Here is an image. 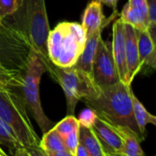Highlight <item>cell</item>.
Returning <instances> with one entry per match:
<instances>
[{
  "label": "cell",
  "mask_w": 156,
  "mask_h": 156,
  "mask_svg": "<svg viewBox=\"0 0 156 156\" xmlns=\"http://www.w3.org/2000/svg\"><path fill=\"white\" fill-rule=\"evenodd\" d=\"M47 154L48 156H75L71 154L67 150H63V151H59V152H56V153H48Z\"/></svg>",
  "instance_id": "f546056e"
},
{
  "label": "cell",
  "mask_w": 156,
  "mask_h": 156,
  "mask_svg": "<svg viewBox=\"0 0 156 156\" xmlns=\"http://www.w3.org/2000/svg\"><path fill=\"white\" fill-rule=\"evenodd\" d=\"M14 156H31L28 152L24 148V147H21V148H18L15 151L14 153Z\"/></svg>",
  "instance_id": "4dcf8cb0"
},
{
  "label": "cell",
  "mask_w": 156,
  "mask_h": 156,
  "mask_svg": "<svg viewBox=\"0 0 156 156\" xmlns=\"http://www.w3.org/2000/svg\"><path fill=\"white\" fill-rule=\"evenodd\" d=\"M132 92L131 85L119 81L100 88L98 95L83 101L99 118L113 127L129 129L143 142L145 137L141 133L133 113Z\"/></svg>",
  "instance_id": "6da1fadb"
},
{
  "label": "cell",
  "mask_w": 156,
  "mask_h": 156,
  "mask_svg": "<svg viewBox=\"0 0 156 156\" xmlns=\"http://www.w3.org/2000/svg\"><path fill=\"white\" fill-rule=\"evenodd\" d=\"M128 3L134 10H136L141 15L147 28H149V16L146 0H129Z\"/></svg>",
  "instance_id": "cb8c5ba5"
},
{
  "label": "cell",
  "mask_w": 156,
  "mask_h": 156,
  "mask_svg": "<svg viewBox=\"0 0 156 156\" xmlns=\"http://www.w3.org/2000/svg\"><path fill=\"white\" fill-rule=\"evenodd\" d=\"M100 141L106 154H120L122 149V140L115 127L97 117L90 127Z\"/></svg>",
  "instance_id": "9c48e42d"
},
{
  "label": "cell",
  "mask_w": 156,
  "mask_h": 156,
  "mask_svg": "<svg viewBox=\"0 0 156 156\" xmlns=\"http://www.w3.org/2000/svg\"><path fill=\"white\" fill-rule=\"evenodd\" d=\"M0 84L6 89H20L21 80L16 79L12 73H10L0 61Z\"/></svg>",
  "instance_id": "44dd1931"
},
{
  "label": "cell",
  "mask_w": 156,
  "mask_h": 156,
  "mask_svg": "<svg viewBox=\"0 0 156 156\" xmlns=\"http://www.w3.org/2000/svg\"><path fill=\"white\" fill-rule=\"evenodd\" d=\"M86 39L80 24L68 21L58 23L50 30L48 37L49 61L57 67H73L84 48Z\"/></svg>",
  "instance_id": "7a4b0ae2"
},
{
  "label": "cell",
  "mask_w": 156,
  "mask_h": 156,
  "mask_svg": "<svg viewBox=\"0 0 156 156\" xmlns=\"http://www.w3.org/2000/svg\"><path fill=\"white\" fill-rule=\"evenodd\" d=\"M75 156H90L88 152L86 151V149L84 148V146L80 144L78 148H77V151H76V154H75Z\"/></svg>",
  "instance_id": "f1b7e54d"
},
{
  "label": "cell",
  "mask_w": 156,
  "mask_h": 156,
  "mask_svg": "<svg viewBox=\"0 0 156 156\" xmlns=\"http://www.w3.org/2000/svg\"><path fill=\"white\" fill-rule=\"evenodd\" d=\"M146 4L149 16L148 31L153 41L156 42V0H146Z\"/></svg>",
  "instance_id": "603a6c76"
},
{
  "label": "cell",
  "mask_w": 156,
  "mask_h": 156,
  "mask_svg": "<svg viewBox=\"0 0 156 156\" xmlns=\"http://www.w3.org/2000/svg\"><path fill=\"white\" fill-rule=\"evenodd\" d=\"M48 71V68L41 58L33 49L31 50L27 66L22 74L21 93L26 106L39 126L43 134L53 127L52 122L45 114L39 95V84L42 75Z\"/></svg>",
  "instance_id": "277c9868"
},
{
  "label": "cell",
  "mask_w": 156,
  "mask_h": 156,
  "mask_svg": "<svg viewBox=\"0 0 156 156\" xmlns=\"http://www.w3.org/2000/svg\"><path fill=\"white\" fill-rule=\"evenodd\" d=\"M97 117H98L97 114L90 108H87V109L83 110L80 112V117L78 119L79 123H80V126L90 128L92 126V124L94 123V122H95V120H96Z\"/></svg>",
  "instance_id": "484cf974"
},
{
  "label": "cell",
  "mask_w": 156,
  "mask_h": 156,
  "mask_svg": "<svg viewBox=\"0 0 156 156\" xmlns=\"http://www.w3.org/2000/svg\"><path fill=\"white\" fill-rule=\"evenodd\" d=\"M124 37L127 63V84L132 85L135 76L141 71L137 45V30L132 26L124 24Z\"/></svg>",
  "instance_id": "30bf717a"
},
{
  "label": "cell",
  "mask_w": 156,
  "mask_h": 156,
  "mask_svg": "<svg viewBox=\"0 0 156 156\" xmlns=\"http://www.w3.org/2000/svg\"><path fill=\"white\" fill-rule=\"evenodd\" d=\"M64 144L67 151H69L71 154L75 155L77 148L80 144V139H79V129L73 131L70 133L68 136H66L64 139Z\"/></svg>",
  "instance_id": "d4e9b609"
},
{
  "label": "cell",
  "mask_w": 156,
  "mask_h": 156,
  "mask_svg": "<svg viewBox=\"0 0 156 156\" xmlns=\"http://www.w3.org/2000/svg\"><path fill=\"white\" fill-rule=\"evenodd\" d=\"M101 4H105L108 6L112 7L114 12H117L116 6H117L118 0H101Z\"/></svg>",
  "instance_id": "83f0119b"
},
{
  "label": "cell",
  "mask_w": 156,
  "mask_h": 156,
  "mask_svg": "<svg viewBox=\"0 0 156 156\" xmlns=\"http://www.w3.org/2000/svg\"><path fill=\"white\" fill-rule=\"evenodd\" d=\"M132 104H133V113L135 122L138 125L141 133L145 137L146 136L145 130L147 124L156 125V117L145 109L144 104L139 101V99L136 97L133 91L132 92Z\"/></svg>",
  "instance_id": "9a60e30c"
},
{
  "label": "cell",
  "mask_w": 156,
  "mask_h": 156,
  "mask_svg": "<svg viewBox=\"0 0 156 156\" xmlns=\"http://www.w3.org/2000/svg\"><path fill=\"white\" fill-rule=\"evenodd\" d=\"M48 72L64 90L68 115H74L76 105L80 101L92 99L100 92V88L92 78L74 67L61 68L51 64L48 68Z\"/></svg>",
  "instance_id": "5b68a950"
},
{
  "label": "cell",
  "mask_w": 156,
  "mask_h": 156,
  "mask_svg": "<svg viewBox=\"0 0 156 156\" xmlns=\"http://www.w3.org/2000/svg\"><path fill=\"white\" fill-rule=\"evenodd\" d=\"M79 139L90 156H107L91 128L80 126Z\"/></svg>",
  "instance_id": "2e32d148"
},
{
  "label": "cell",
  "mask_w": 156,
  "mask_h": 156,
  "mask_svg": "<svg viewBox=\"0 0 156 156\" xmlns=\"http://www.w3.org/2000/svg\"><path fill=\"white\" fill-rule=\"evenodd\" d=\"M31 156H48V154L39 147V145H34L25 148Z\"/></svg>",
  "instance_id": "4316f807"
},
{
  "label": "cell",
  "mask_w": 156,
  "mask_h": 156,
  "mask_svg": "<svg viewBox=\"0 0 156 156\" xmlns=\"http://www.w3.org/2000/svg\"><path fill=\"white\" fill-rule=\"evenodd\" d=\"M53 128L64 139L70 133L79 129L80 123H79L78 119L74 115H67L63 120H61Z\"/></svg>",
  "instance_id": "ffe728a7"
},
{
  "label": "cell",
  "mask_w": 156,
  "mask_h": 156,
  "mask_svg": "<svg viewBox=\"0 0 156 156\" xmlns=\"http://www.w3.org/2000/svg\"><path fill=\"white\" fill-rule=\"evenodd\" d=\"M6 88L5 87V86H3L2 84H0V90H5Z\"/></svg>",
  "instance_id": "d6a6232c"
},
{
  "label": "cell",
  "mask_w": 156,
  "mask_h": 156,
  "mask_svg": "<svg viewBox=\"0 0 156 156\" xmlns=\"http://www.w3.org/2000/svg\"><path fill=\"white\" fill-rule=\"evenodd\" d=\"M27 109L22 93L14 89L0 90V120L14 131L24 148L39 145L40 142Z\"/></svg>",
  "instance_id": "3957f363"
},
{
  "label": "cell",
  "mask_w": 156,
  "mask_h": 156,
  "mask_svg": "<svg viewBox=\"0 0 156 156\" xmlns=\"http://www.w3.org/2000/svg\"><path fill=\"white\" fill-rule=\"evenodd\" d=\"M122 22H123L124 24L130 25L133 27H134L136 30H145L147 28L143 17L141 16V15L134 10L130 5L129 3L125 4V5L123 6L121 14H120V18H119Z\"/></svg>",
  "instance_id": "ac0fdd59"
},
{
  "label": "cell",
  "mask_w": 156,
  "mask_h": 156,
  "mask_svg": "<svg viewBox=\"0 0 156 156\" xmlns=\"http://www.w3.org/2000/svg\"><path fill=\"white\" fill-rule=\"evenodd\" d=\"M107 156H123L121 154H107Z\"/></svg>",
  "instance_id": "1f68e13d"
},
{
  "label": "cell",
  "mask_w": 156,
  "mask_h": 156,
  "mask_svg": "<svg viewBox=\"0 0 156 156\" xmlns=\"http://www.w3.org/2000/svg\"><path fill=\"white\" fill-rule=\"evenodd\" d=\"M122 140V149L120 153L123 156H146L141 147V140L129 129L115 127Z\"/></svg>",
  "instance_id": "5bb4252c"
},
{
  "label": "cell",
  "mask_w": 156,
  "mask_h": 156,
  "mask_svg": "<svg viewBox=\"0 0 156 156\" xmlns=\"http://www.w3.org/2000/svg\"><path fill=\"white\" fill-rule=\"evenodd\" d=\"M0 144L11 149L12 152L23 147L14 131L3 121L0 120Z\"/></svg>",
  "instance_id": "d6986e66"
},
{
  "label": "cell",
  "mask_w": 156,
  "mask_h": 156,
  "mask_svg": "<svg viewBox=\"0 0 156 156\" xmlns=\"http://www.w3.org/2000/svg\"><path fill=\"white\" fill-rule=\"evenodd\" d=\"M24 8L25 33L32 49L38 54L48 68L49 61L47 42L50 32L45 0H22Z\"/></svg>",
  "instance_id": "8992f818"
},
{
  "label": "cell",
  "mask_w": 156,
  "mask_h": 156,
  "mask_svg": "<svg viewBox=\"0 0 156 156\" xmlns=\"http://www.w3.org/2000/svg\"><path fill=\"white\" fill-rule=\"evenodd\" d=\"M101 32L102 30L97 31L90 37H88L86 39V43L84 48L80 55L76 64L73 66L76 69L82 71L83 73L91 77V68L92 62L95 56L96 48L100 39L101 38Z\"/></svg>",
  "instance_id": "4fadbf2b"
},
{
  "label": "cell",
  "mask_w": 156,
  "mask_h": 156,
  "mask_svg": "<svg viewBox=\"0 0 156 156\" xmlns=\"http://www.w3.org/2000/svg\"><path fill=\"white\" fill-rule=\"evenodd\" d=\"M39 147L46 154L66 150L63 138L56 132L53 127L44 133L42 139L39 142Z\"/></svg>",
  "instance_id": "e0dca14e"
},
{
  "label": "cell",
  "mask_w": 156,
  "mask_h": 156,
  "mask_svg": "<svg viewBox=\"0 0 156 156\" xmlns=\"http://www.w3.org/2000/svg\"><path fill=\"white\" fill-rule=\"evenodd\" d=\"M0 156H7V155H6V154H0Z\"/></svg>",
  "instance_id": "e575fe53"
},
{
  "label": "cell",
  "mask_w": 156,
  "mask_h": 156,
  "mask_svg": "<svg viewBox=\"0 0 156 156\" xmlns=\"http://www.w3.org/2000/svg\"><path fill=\"white\" fill-rule=\"evenodd\" d=\"M105 21L106 17L103 15L101 0H92L85 8L80 26L88 37L95 34L97 31L102 30L106 26Z\"/></svg>",
  "instance_id": "8fae6325"
},
{
  "label": "cell",
  "mask_w": 156,
  "mask_h": 156,
  "mask_svg": "<svg viewBox=\"0 0 156 156\" xmlns=\"http://www.w3.org/2000/svg\"><path fill=\"white\" fill-rule=\"evenodd\" d=\"M114 62L120 80L127 84V63L125 56L124 23L117 19L112 26V42L111 44Z\"/></svg>",
  "instance_id": "ba28073f"
},
{
  "label": "cell",
  "mask_w": 156,
  "mask_h": 156,
  "mask_svg": "<svg viewBox=\"0 0 156 156\" xmlns=\"http://www.w3.org/2000/svg\"><path fill=\"white\" fill-rule=\"evenodd\" d=\"M0 154H5L4 151H3V150H1V148H0Z\"/></svg>",
  "instance_id": "836d02e7"
},
{
  "label": "cell",
  "mask_w": 156,
  "mask_h": 156,
  "mask_svg": "<svg viewBox=\"0 0 156 156\" xmlns=\"http://www.w3.org/2000/svg\"><path fill=\"white\" fill-rule=\"evenodd\" d=\"M155 42L153 41L150 33L147 29L137 30V45L139 61L141 65V70L155 69L156 68V50Z\"/></svg>",
  "instance_id": "7c38bea8"
},
{
  "label": "cell",
  "mask_w": 156,
  "mask_h": 156,
  "mask_svg": "<svg viewBox=\"0 0 156 156\" xmlns=\"http://www.w3.org/2000/svg\"><path fill=\"white\" fill-rule=\"evenodd\" d=\"M91 78L99 88L121 81L114 62L112 46H109L102 38L100 39L96 48L91 68Z\"/></svg>",
  "instance_id": "52a82bcc"
},
{
  "label": "cell",
  "mask_w": 156,
  "mask_h": 156,
  "mask_svg": "<svg viewBox=\"0 0 156 156\" xmlns=\"http://www.w3.org/2000/svg\"><path fill=\"white\" fill-rule=\"evenodd\" d=\"M21 5L22 0H0V19L14 15Z\"/></svg>",
  "instance_id": "7402d4cb"
}]
</instances>
